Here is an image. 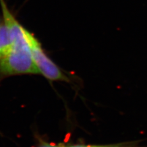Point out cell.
<instances>
[{
	"instance_id": "6da1fadb",
	"label": "cell",
	"mask_w": 147,
	"mask_h": 147,
	"mask_svg": "<svg viewBox=\"0 0 147 147\" xmlns=\"http://www.w3.org/2000/svg\"><path fill=\"white\" fill-rule=\"evenodd\" d=\"M4 22L11 31L12 43L9 52L0 58V78L17 75L39 74L32 57L26 29L9 11L4 0H0Z\"/></svg>"
},
{
	"instance_id": "7a4b0ae2",
	"label": "cell",
	"mask_w": 147,
	"mask_h": 147,
	"mask_svg": "<svg viewBox=\"0 0 147 147\" xmlns=\"http://www.w3.org/2000/svg\"><path fill=\"white\" fill-rule=\"evenodd\" d=\"M26 38L31 49L32 57L39 74L50 81L70 82L71 79L48 56L36 36L26 29Z\"/></svg>"
},
{
	"instance_id": "3957f363",
	"label": "cell",
	"mask_w": 147,
	"mask_h": 147,
	"mask_svg": "<svg viewBox=\"0 0 147 147\" xmlns=\"http://www.w3.org/2000/svg\"><path fill=\"white\" fill-rule=\"evenodd\" d=\"M12 43V40L10 29L3 20L0 25V58L9 52L11 48Z\"/></svg>"
},
{
	"instance_id": "277c9868",
	"label": "cell",
	"mask_w": 147,
	"mask_h": 147,
	"mask_svg": "<svg viewBox=\"0 0 147 147\" xmlns=\"http://www.w3.org/2000/svg\"><path fill=\"white\" fill-rule=\"evenodd\" d=\"M37 147H66V145L64 144H54V143H48V142H42Z\"/></svg>"
},
{
	"instance_id": "5b68a950",
	"label": "cell",
	"mask_w": 147,
	"mask_h": 147,
	"mask_svg": "<svg viewBox=\"0 0 147 147\" xmlns=\"http://www.w3.org/2000/svg\"><path fill=\"white\" fill-rule=\"evenodd\" d=\"M66 147H91V145H73Z\"/></svg>"
},
{
	"instance_id": "8992f818",
	"label": "cell",
	"mask_w": 147,
	"mask_h": 147,
	"mask_svg": "<svg viewBox=\"0 0 147 147\" xmlns=\"http://www.w3.org/2000/svg\"><path fill=\"white\" fill-rule=\"evenodd\" d=\"M91 147H113V146H94V145H91Z\"/></svg>"
},
{
	"instance_id": "52a82bcc",
	"label": "cell",
	"mask_w": 147,
	"mask_h": 147,
	"mask_svg": "<svg viewBox=\"0 0 147 147\" xmlns=\"http://www.w3.org/2000/svg\"><path fill=\"white\" fill-rule=\"evenodd\" d=\"M3 18H0V25H1V23L3 22Z\"/></svg>"
}]
</instances>
